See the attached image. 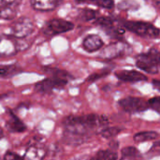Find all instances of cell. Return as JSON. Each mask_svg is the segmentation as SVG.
Masks as SVG:
<instances>
[{
  "instance_id": "obj_15",
  "label": "cell",
  "mask_w": 160,
  "mask_h": 160,
  "mask_svg": "<svg viewBox=\"0 0 160 160\" xmlns=\"http://www.w3.org/2000/svg\"><path fill=\"white\" fill-rule=\"evenodd\" d=\"M60 2L55 0H44V1H31V7L37 11H52L57 8Z\"/></svg>"
},
{
  "instance_id": "obj_1",
  "label": "cell",
  "mask_w": 160,
  "mask_h": 160,
  "mask_svg": "<svg viewBox=\"0 0 160 160\" xmlns=\"http://www.w3.org/2000/svg\"><path fill=\"white\" fill-rule=\"evenodd\" d=\"M63 138L68 144H80L86 141L90 133L98 128H106L109 119L105 115H70L63 120Z\"/></svg>"
},
{
  "instance_id": "obj_32",
  "label": "cell",
  "mask_w": 160,
  "mask_h": 160,
  "mask_svg": "<svg viewBox=\"0 0 160 160\" xmlns=\"http://www.w3.org/2000/svg\"><path fill=\"white\" fill-rule=\"evenodd\" d=\"M3 97H5V95H2V96H0V99H1V98H2Z\"/></svg>"
},
{
  "instance_id": "obj_33",
  "label": "cell",
  "mask_w": 160,
  "mask_h": 160,
  "mask_svg": "<svg viewBox=\"0 0 160 160\" xmlns=\"http://www.w3.org/2000/svg\"><path fill=\"white\" fill-rule=\"evenodd\" d=\"M0 160H1V158H0Z\"/></svg>"
},
{
  "instance_id": "obj_13",
  "label": "cell",
  "mask_w": 160,
  "mask_h": 160,
  "mask_svg": "<svg viewBox=\"0 0 160 160\" xmlns=\"http://www.w3.org/2000/svg\"><path fill=\"white\" fill-rule=\"evenodd\" d=\"M47 155V150L40 145H31L22 157L24 160H43Z\"/></svg>"
},
{
  "instance_id": "obj_18",
  "label": "cell",
  "mask_w": 160,
  "mask_h": 160,
  "mask_svg": "<svg viewBox=\"0 0 160 160\" xmlns=\"http://www.w3.org/2000/svg\"><path fill=\"white\" fill-rule=\"evenodd\" d=\"M20 67L16 65H7V66H0V77L3 78H10L15 74L21 72Z\"/></svg>"
},
{
  "instance_id": "obj_8",
  "label": "cell",
  "mask_w": 160,
  "mask_h": 160,
  "mask_svg": "<svg viewBox=\"0 0 160 160\" xmlns=\"http://www.w3.org/2000/svg\"><path fill=\"white\" fill-rule=\"evenodd\" d=\"M8 117L6 120V128L10 133H22L24 132L27 128L25 124L11 111L8 110Z\"/></svg>"
},
{
  "instance_id": "obj_11",
  "label": "cell",
  "mask_w": 160,
  "mask_h": 160,
  "mask_svg": "<svg viewBox=\"0 0 160 160\" xmlns=\"http://www.w3.org/2000/svg\"><path fill=\"white\" fill-rule=\"evenodd\" d=\"M19 51L18 43L15 42L14 38L6 37L0 38V55L10 56L15 54Z\"/></svg>"
},
{
  "instance_id": "obj_7",
  "label": "cell",
  "mask_w": 160,
  "mask_h": 160,
  "mask_svg": "<svg viewBox=\"0 0 160 160\" xmlns=\"http://www.w3.org/2000/svg\"><path fill=\"white\" fill-rule=\"evenodd\" d=\"M119 106L128 113H139L149 109L148 101L141 98L127 97L119 100Z\"/></svg>"
},
{
  "instance_id": "obj_27",
  "label": "cell",
  "mask_w": 160,
  "mask_h": 160,
  "mask_svg": "<svg viewBox=\"0 0 160 160\" xmlns=\"http://www.w3.org/2000/svg\"><path fill=\"white\" fill-rule=\"evenodd\" d=\"M152 83H153V85H154V87H155V88L158 89V90L160 91V81L159 80H153Z\"/></svg>"
},
{
  "instance_id": "obj_30",
  "label": "cell",
  "mask_w": 160,
  "mask_h": 160,
  "mask_svg": "<svg viewBox=\"0 0 160 160\" xmlns=\"http://www.w3.org/2000/svg\"><path fill=\"white\" fill-rule=\"evenodd\" d=\"M155 147H160V141L155 143Z\"/></svg>"
},
{
  "instance_id": "obj_12",
  "label": "cell",
  "mask_w": 160,
  "mask_h": 160,
  "mask_svg": "<svg viewBox=\"0 0 160 160\" xmlns=\"http://www.w3.org/2000/svg\"><path fill=\"white\" fill-rule=\"evenodd\" d=\"M19 2H5V4L0 7V19L3 20H13L18 12Z\"/></svg>"
},
{
  "instance_id": "obj_2",
  "label": "cell",
  "mask_w": 160,
  "mask_h": 160,
  "mask_svg": "<svg viewBox=\"0 0 160 160\" xmlns=\"http://www.w3.org/2000/svg\"><path fill=\"white\" fill-rule=\"evenodd\" d=\"M43 71L51 76L38 82L35 85V91L40 94H51L54 90L62 89L68 83V81L73 78L68 71L57 68L45 67L43 68Z\"/></svg>"
},
{
  "instance_id": "obj_22",
  "label": "cell",
  "mask_w": 160,
  "mask_h": 160,
  "mask_svg": "<svg viewBox=\"0 0 160 160\" xmlns=\"http://www.w3.org/2000/svg\"><path fill=\"white\" fill-rule=\"evenodd\" d=\"M95 157L97 160H117V154L110 150H99Z\"/></svg>"
},
{
  "instance_id": "obj_5",
  "label": "cell",
  "mask_w": 160,
  "mask_h": 160,
  "mask_svg": "<svg viewBox=\"0 0 160 160\" xmlns=\"http://www.w3.org/2000/svg\"><path fill=\"white\" fill-rule=\"evenodd\" d=\"M35 29L33 21L27 17H21L15 21L9 29V38L22 39L29 37Z\"/></svg>"
},
{
  "instance_id": "obj_16",
  "label": "cell",
  "mask_w": 160,
  "mask_h": 160,
  "mask_svg": "<svg viewBox=\"0 0 160 160\" xmlns=\"http://www.w3.org/2000/svg\"><path fill=\"white\" fill-rule=\"evenodd\" d=\"M159 138V134L156 131H142L136 133L133 137V140L137 143H142L145 142L155 141Z\"/></svg>"
},
{
  "instance_id": "obj_31",
  "label": "cell",
  "mask_w": 160,
  "mask_h": 160,
  "mask_svg": "<svg viewBox=\"0 0 160 160\" xmlns=\"http://www.w3.org/2000/svg\"><path fill=\"white\" fill-rule=\"evenodd\" d=\"M90 160H97V158H96V157H93V158H92Z\"/></svg>"
},
{
  "instance_id": "obj_14",
  "label": "cell",
  "mask_w": 160,
  "mask_h": 160,
  "mask_svg": "<svg viewBox=\"0 0 160 160\" xmlns=\"http://www.w3.org/2000/svg\"><path fill=\"white\" fill-rule=\"evenodd\" d=\"M124 52V47L121 44L113 43L109 46H107L100 53V57L103 59H113L120 55H122Z\"/></svg>"
},
{
  "instance_id": "obj_26",
  "label": "cell",
  "mask_w": 160,
  "mask_h": 160,
  "mask_svg": "<svg viewBox=\"0 0 160 160\" xmlns=\"http://www.w3.org/2000/svg\"><path fill=\"white\" fill-rule=\"evenodd\" d=\"M3 160H24L23 158L14 152H7L3 158Z\"/></svg>"
},
{
  "instance_id": "obj_20",
  "label": "cell",
  "mask_w": 160,
  "mask_h": 160,
  "mask_svg": "<svg viewBox=\"0 0 160 160\" xmlns=\"http://www.w3.org/2000/svg\"><path fill=\"white\" fill-rule=\"evenodd\" d=\"M95 23L102 26L103 28H105L107 30H112L114 28V21L112 19H111L109 17H105V16L97 18L95 20Z\"/></svg>"
},
{
  "instance_id": "obj_17",
  "label": "cell",
  "mask_w": 160,
  "mask_h": 160,
  "mask_svg": "<svg viewBox=\"0 0 160 160\" xmlns=\"http://www.w3.org/2000/svg\"><path fill=\"white\" fill-rule=\"evenodd\" d=\"M121 154H122L121 160H137L141 158V153L134 146L125 147L122 150Z\"/></svg>"
},
{
  "instance_id": "obj_23",
  "label": "cell",
  "mask_w": 160,
  "mask_h": 160,
  "mask_svg": "<svg viewBox=\"0 0 160 160\" xmlns=\"http://www.w3.org/2000/svg\"><path fill=\"white\" fill-rule=\"evenodd\" d=\"M109 73H110V70H108V69H103V70H101V71H99V72L93 73V74H91V75L87 78V82H94L98 81V79H100V78H103V77L107 76Z\"/></svg>"
},
{
  "instance_id": "obj_3",
  "label": "cell",
  "mask_w": 160,
  "mask_h": 160,
  "mask_svg": "<svg viewBox=\"0 0 160 160\" xmlns=\"http://www.w3.org/2000/svg\"><path fill=\"white\" fill-rule=\"evenodd\" d=\"M136 59V66L141 70L149 74H157L159 71L160 51L157 48H151L147 52L140 53Z\"/></svg>"
},
{
  "instance_id": "obj_25",
  "label": "cell",
  "mask_w": 160,
  "mask_h": 160,
  "mask_svg": "<svg viewBox=\"0 0 160 160\" xmlns=\"http://www.w3.org/2000/svg\"><path fill=\"white\" fill-rule=\"evenodd\" d=\"M95 5H97L98 7L100 8H112L114 7V2L111 1V0H101V1H97L94 2Z\"/></svg>"
},
{
  "instance_id": "obj_9",
  "label": "cell",
  "mask_w": 160,
  "mask_h": 160,
  "mask_svg": "<svg viewBox=\"0 0 160 160\" xmlns=\"http://www.w3.org/2000/svg\"><path fill=\"white\" fill-rule=\"evenodd\" d=\"M115 76L122 82H138L147 81L148 78L144 74L137 70H119L115 72Z\"/></svg>"
},
{
  "instance_id": "obj_21",
  "label": "cell",
  "mask_w": 160,
  "mask_h": 160,
  "mask_svg": "<svg viewBox=\"0 0 160 160\" xmlns=\"http://www.w3.org/2000/svg\"><path fill=\"white\" fill-rule=\"evenodd\" d=\"M98 12L95 9H91V8H83L81 10L79 17L82 21H92V20H96L98 17Z\"/></svg>"
},
{
  "instance_id": "obj_6",
  "label": "cell",
  "mask_w": 160,
  "mask_h": 160,
  "mask_svg": "<svg viewBox=\"0 0 160 160\" xmlns=\"http://www.w3.org/2000/svg\"><path fill=\"white\" fill-rule=\"evenodd\" d=\"M74 28V23L64 20V19H52L50 21H48L45 25L42 28V33L46 36V37H53L59 34H63L66 32H68L70 30H72Z\"/></svg>"
},
{
  "instance_id": "obj_10",
  "label": "cell",
  "mask_w": 160,
  "mask_h": 160,
  "mask_svg": "<svg viewBox=\"0 0 160 160\" xmlns=\"http://www.w3.org/2000/svg\"><path fill=\"white\" fill-rule=\"evenodd\" d=\"M103 45H104L103 39L98 35H95V34L88 35L87 37H85V38L82 40V43L83 50L90 53L99 51L103 47Z\"/></svg>"
},
{
  "instance_id": "obj_28",
  "label": "cell",
  "mask_w": 160,
  "mask_h": 160,
  "mask_svg": "<svg viewBox=\"0 0 160 160\" xmlns=\"http://www.w3.org/2000/svg\"><path fill=\"white\" fill-rule=\"evenodd\" d=\"M154 6L158 8V9H159L160 10V0L158 1H156V2H154Z\"/></svg>"
},
{
  "instance_id": "obj_24",
  "label": "cell",
  "mask_w": 160,
  "mask_h": 160,
  "mask_svg": "<svg viewBox=\"0 0 160 160\" xmlns=\"http://www.w3.org/2000/svg\"><path fill=\"white\" fill-rule=\"evenodd\" d=\"M148 104H149V108L153 109L154 111H156L158 113L160 114V97L151 98L150 100H148Z\"/></svg>"
},
{
  "instance_id": "obj_29",
  "label": "cell",
  "mask_w": 160,
  "mask_h": 160,
  "mask_svg": "<svg viewBox=\"0 0 160 160\" xmlns=\"http://www.w3.org/2000/svg\"><path fill=\"white\" fill-rule=\"evenodd\" d=\"M3 137H4V131H3V129L0 128V140H1Z\"/></svg>"
},
{
  "instance_id": "obj_19",
  "label": "cell",
  "mask_w": 160,
  "mask_h": 160,
  "mask_svg": "<svg viewBox=\"0 0 160 160\" xmlns=\"http://www.w3.org/2000/svg\"><path fill=\"white\" fill-rule=\"evenodd\" d=\"M123 130L124 128L120 127H106L102 130H100V136L105 139H111L116 137Z\"/></svg>"
},
{
  "instance_id": "obj_4",
  "label": "cell",
  "mask_w": 160,
  "mask_h": 160,
  "mask_svg": "<svg viewBox=\"0 0 160 160\" xmlns=\"http://www.w3.org/2000/svg\"><path fill=\"white\" fill-rule=\"evenodd\" d=\"M121 23L127 30L142 38H156L160 35L159 29L150 22L139 21H123Z\"/></svg>"
}]
</instances>
